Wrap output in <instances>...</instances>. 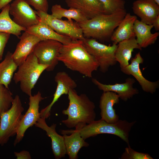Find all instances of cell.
<instances>
[{
	"label": "cell",
	"mask_w": 159,
	"mask_h": 159,
	"mask_svg": "<svg viewBox=\"0 0 159 159\" xmlns=\"http://www.w3.org/2000/svg\"><path fill=\"white\" fill-rule=\"evenodd\" d=\"M58 60L67 68L88 78L92 77V73L99 67L98 62L87 51L82 40H72L63 44Z\"/></svg>",
	"instance_id": "1"
},
{
	"label": "cell",
	"mask_w": 159,
	"mask_h": 159,
	"mask_svg": "<svg viewBox=\"0 0 159 159\" xmlns=\"http://www.w3.org/2000/svg\"><path fill=\"white\" fill-rule=\"evenodd\" d=\"M69 105L62 110L67 118L62 122L69 128L75 127L79 124L85 125L95 120V105L85 94L79 95L74 89H71L68 94Z\"/></svg>",
	"instance_id": "2"
},
{
	"label": "cell",
	"mask_w": 159,
	"mask_h": 159,
	"mask_svg": "<svg viewBox=\"0 0 159 159\" xmlns=\"http://www.w3.org/2000/svg\"><path fill=\"white\" fill-rule=\"evenodd\" d=\"M126 13L125 9L110 14H102L78 24L85 38L107 41L110 39L113 33Z\"/></svg>",
	"instance_id": "3"
},
{
	"label": "cell",
	"mask_w": 159,
	"mask_h": 159,
	"mask_svg": "<svg viewBox=\"0 0 159 159\" xmlns=\"http://www.w3.org/2000/svg\"><path fill=\"white\" fill-rule=\"evenodd\" d=\"M136 121L129 122L119 120L114 123H108L102 119L95 120L80 129L82 137L85 140L101 134H107L116 135L129 145V132Z\"/></svg>",
	"instance_id": "4"
},
{
	"label": "cell",
	"mask_w": 159,
	"mask_h": 159,
	"mask_svg": "<svg viewBox=\"0 0 159 159\" xmlns=\"http://www.w3.org/2000/svg\"><path fill=\"white\" fill-rule=\"evenodd\" d=\"M48 66L39 64L33 52L25 61L18 67L13 80L15 83H19L21 90L29 97L31 96L32 89L42 72Z\"/></svg>",
	"instance_id": "5"
},
{
	"label": "cell",
	"mask_w": 159,
	"mask_h": 159,
	"mask_svg": "<svg viewBox=\"0 0 159 159\" xmlns=\"http://www.w3.org/2000/svg\"><path fill=\"white\" fill-rule=\"evenodd\" d=\"M24 110L20 97L16 95L11 107L0 117V145L6 143L10 138L16 135Z\"/></svg>",
	"instance_id": "6"
},
{
	"label": "cell",
	"mask_w": 159,
	"mask_h": 159,
	"mask_svg": "<svg viewBox=\"0 0 159 159\" xmlns=\"http://www.w3.org/2000/svg\"><path fill=\"white\" fill-rule=\"evenodd\" d=\"M82 40L87 51L98 62L99 68L102 72H106L110 66L116 64L115 53L117 44L113 43L112 45H107L92 38H85Z\"/></svg>",
	"instance_id": "7"
},
{
	"label": "cell",
	"mask_w": 159,
	"mask_h": 159,
	"mask_svg": "<svg viewBox=\"0 0 159 159\" xmlns=\"http://www.w3.org/2000/svg\"><path fill=\"white\" fill-rule=\"evenodd\" d=\"M35 11L39 17L40 21L46 24L59 34L68 36L72 40H83L85 38L82 29L75 21L63 20L54 18L47 13Z\"/></svg>",
	"instance_id": "8"
},
{
	"label": "cell",
	"mask_w": 159,
	"mask_h": 159,
	"mask_svg": "<svg viewBox=\"0 0 159 159\" xmlns=\"http://www.w3.org/2000/svg\"><path fill=\"white\" fill-rule=\"evenodd\" d=\"M63 45L55 40H42L36 45L33 52L39 64L48 66L46 70L51 71L58 63V57Z\"/></svg>",
	"instance_id": "9"
},
{
	"label": "cell",
	"mask_w": 159,
	"mask_h": 159,
	"mask_svg": "<svg viewBox=\"0 0 159 159\" xmlns=\"http://www.w3.org/2000/svg\"><path fill=\"white\" fill-rule=\"evenodd\" d=\"M44 99L39 91L29 97V107L25 114L22 115L14 143V146L22 140L27 129L35 125L40 117L39 104Z\"/></svg>",
	"instance_id": "10"
},
{
	"label": "cell",
	"mask_w": 159,
	"mask_h": 159,
	"mask_svg": "<svg viewBox=\"0 0 159 159\" xmlns=\"http://www.w3.org/2000/svg\"><path fill=\"white\" fill-rule=\"evenodd\" d=\"M26 0H14L10 4L9 13L13 21L26 29L38 24L39 17L30 6Z\"/></svg>",
	"instance_id": "11"
},
{
	"label": "cell",
	"mask_w": 159,
	"mask_h": 159,
	"mask_svg": "<svg viewBox=\"0 0 159 159\" xmlns=\"http://www.w3.org/2000/svg\"><path fill=\"white\" fill-rule=\"evenodd\" d=\"M54 80L57 83V87L53 100L49 105L40 112V117L45 119L50 116L52 107L59 98L63 95H68L70 90L74 89L77 86L76 82L64 71L57 72Z\"/></svg>",
	"instance_id": "12"
},
{
	"label": "cell",
	"mask_w": 159,
	"mask_h": 159,
	"mask_svg": "<svg viewBox=\"0 0 159 159\" xmlns=\"http://www.w3.org/2000/svg\"><path fill=\"white\" fill-rule=\"evenodd\" d=\"M131 59V63L126 67L120 68L121 71L125 74L133 76L144 91L153 94L159 87V80L151 82L143 76L140 66V64L143 63L144 59L140 52L136 54L134 58Z\"/></svg>",
	"instance_id": "13"
},
{
	"label": "cell",
	"mask_w": 159,
	"mask_h": 159,
	"mask_svg": "<svg viewBox=\"0 0 159 159\" xmlns=\"http://www.w3.org/2000/svg\"><path fill=\"white\" fill-rule=\"evenodd\" d=\"M85 125L79 124L75 127L74 130H62L66 151L70 159H77L78 154L82 147H87L89 144L86 142L81 136L80 129Z\"/></svg>",
	"instance_id": "14"
},
{
	"label": "cell",
	"mask_w": 159,
	"mask_h": 159,
	"mask_svg": "<svg viewBox=\"0 0 159 159\" xmlns=\"http://www.w3.org/2000/svg\"><path fill=\"white\" fill-rule=\"evenodd\" d=\"M92 81L99 90L103 92H114L119 96L120 98L124 101H127L139 93L138 90L133 87L135 81L132 78H127L123 83H115L113 85L103 84L94 78L92 79Z\"/></svg>",
	"instance_id": "15"
},
{
	"label": "cell",
	"mask_w": 159,
	"mask_h": 159,
	"mask_svg": "<svg viewBox=\"0 0 159 159\" xmlns=\"http://www.w3.org/2000/svg\"><path fill=\"white\" fill-rule=\"evenodd\" d=\"M12 58L18 67L24 62L32 52L41 39L36 36L26 31L20 37Z\"/></svg>",
	"instance_id": "16"
},
{
	"label": "cell",
	"mask_w": 159,
	"mask_h": 159,
	"mask_svg": "<svg viewBox=\"0 0 159 159\" xmlns=\"http://www.w3.org/2000/svg\"><path fill=\"white\" fill-rule=\"evenodd\" d=\"M37 127L45 131L47 135L51 140L52 148L54 158L59 159L64 157L66 151L63 136L57 132V125L53 123L49 126L47 124L45 119L40 117L34 125Z\"/></svg>",
	"instance_id": "17"
},
{
	"label": "cell",
	"mask_w": 159,
	"mask_h": 159,
	"mask_svg": "<svg viewBox=\"0 0 159 159\" xmlns=\"http://www.w3.org/2000/svg\"><path fill=\"white\" fill-rule=\"evenodd\" d=\"M132 9L141 21L148 25H152L159 15V5L153 0H137L133 3Z\"/></svg>",
	"instance_id": "18"
},
{
	"label": "cell",
	"mask_w": 159,
	"mask_h": 159,
	"mask_svg": "<svg viewBox=\"0 0 159 159\" xmlns=\"http://www.w3.org/2000/svg\"><path fill=\"white\" fill-rule=\"evenodd\" d=\"M119 96L114 92H103L100 98L99 105L102 119L110 123L116 122L119 120V116L113 107L119 103Z\"/></svg>",
	"instance_id": "19"
},
{
	"label": "cell",
	"mask_w": 159,
	"mask_h": 159,
	"mask_svg": "<svg viewBox=\"0 0 159 159\" xmlns=\"http://www.w3.org/2000/svg\"><path fill=\"white\" fill-rule=\"evenodd\" d=\"M25 31L36 36L41 41L53 40L63 44H67L72 41L69 37L59 34L46 24L41 21L37 24L26 29Z\"/></svg>",
	"instance_id": "20"
},
{
	"label": "cell",
	"mask_w": 159,
	"mask_h": 159,
	"mask_svg": "<svg viewBox=\"0 0 159 159\" xmlns=\"http://www.w3.org/2000/svg\"><path fill=\"white\" fill-rule=\"evenodd\" d=\"M137 19L136 16L127 13L112 34L110 40L113 43L117 44L122 41L135 37L134 26Z\"/></svg>",
	"instance_id": "21"
},
{
	"label": "cell",
	"mask_w": 159,
	"mask_h": 159,
	"mask_svg": "<svg viewBox=\"0 0 159 159\" xmlns=\"http://www.w3.org/2000/svg\"><path fill=\"white\" fill-rule=\"evenodd\" d=\"M69 7L81 11L88 19L103 14L102 5L98 0H65Z\"/></svg>",
	"instance_id": "22"
},
{
	"label": "cell",
	"mask_w": 159,
	"mask_h": 159,
	"mask_svg": "<svg viewBox=\"0 0 159 159\" xmlns=\"http://www.w3.org/2000/svg\"><path fill=\"white\" fill-rule=\"evenodd\" d=\"M118 43L115 53V57L121 68L129 64V61L131 58L134 49L141 50L142 48L137 43L135 37L122 41Z\"/></svg>",
	"instance_id": "23"
},
{
	"label": "cell",
	"mask_w": 159,
	"mask_h": 159,
	"mask_svg": "<svg viewBox=\"0 0 159 159\" xmlns=\"http://www.w3.org/2000/svg\"><path fill=\"white\" fill-rule=\"evenodd\" d=\"M152 25H148L137 19L134 26V30L137 43L142 48L154 44L159 35V32L152 33Z\"/></svg>",
	"instance_id": "24"
},
{
	"label": "cell",
	"mask_w": 159,
	"mask_h": 159,
	"mask_svg": "<svg viewBox=\"0 0 159 159\" xmlns=\"http://www.w3.org/2000/svg\"><path fill=\"white\" fill-rule=\"evenodd\" d=\"M12 54L11 52H8L4 59L0 63V83L8 88L18 67L12 58Z\"/></svg>",
	"instance_id": "25"
},
{
	"label": "cell",
	"mask_w": 159,
	"mask_h": 159,
	"mask_svg": "<svg viewBox=\"0 0 159 159\" xmlns=\"http://www.w3.org/2000/svg\"><path fill=\"white\" fill-rule=\"evenodd\" d=\"M10 4L3 8L0 13V32L12 34L18 38L22 31L26 29L16 24L10 17L9 10Z\"/></svg>",
	"instance_id": "26"
},
{
	"label": "cell",
	"mask_w": 159,
	"mask_h": 159,
	"mask_svg": "<svg viewBox=\"0 0 159 159\" xmlns=\"http://www.w3.org/2000/svg\"><path fill=\"white\" fill-rule=\"evenodd\" d=\"M51 10V15L57 19H62L63 17H65L70 21L72 20V19L79 24L88 19L80 10L71 8L69 9H65L59 4L53 5Z\"/></svg>",
	"instance_id": "27"
},
{
	"label": "cell",
	"mask_w": 159,
	"mask_h": 159,
	"mask_svg": "<svg viewBox=\"0 0 159 159\" xmlns=\"http://www.w3.org/2000/svg\"><path fill=\"white\" fill-rule=\"evenodd\" d=\"M13 99L12 93L9 88L0 83V117L3 112L11 107Z\"/></svg>",
	"instance_id": "28"
},
{
	"label": "cell",
	"mask_w": 159,
	"mask_h": 159,
	"mask_svg": "<svg viewBox=\"0 0 159 159\" xmlns=\"http://www.w3.org/2000/svg\"><path fill=\"white\" fill-rule=\"evenodd\" d=\"M102 5L103 14H111L125 9L124 0H98Z\"/></svg>",
	"instance_id": "29"
},
{
	"label": "cell",
	"mask_w": 159,
	"mask_h": 159,
	"mask_svg": "<svg viewBox=\"0 0 159 159\" xmlns=\"http://www.w3.org/2000/svg\"><path fill=\"white\" fill-rule=\"evenodd\" d=\"M121 159H153L148 153L139 152L132 148L130 146L125 149Z\"/></svg>",
	"instance_id": "30"
},
{
	"label": "cell",
	"mask_w": 159,
	"mask_h": 159,
	"mask_svg": "<svg viewBox=\"0 0 159 159\" xmlns=\"http://www.w3.org/2000/svg\"><path fill=\"white\" fill-rule=\"evenodd\" d=\"M37 11L47 13L49 5L47 0H26Z\"/></svg>",
	"instance_id": "31"
},
{
	"label": "cell",
	"mask_w": 159,
	"mask_h": 159,
	"mask_svg": "<svg viewBox=\"0 0 159 159\" xmlns=\"http://www.w3.org/2000/svg\"><path fill=\"white\" fill-rule=\"evenodd\" d=\"M10 34L8 33L0 32V61L2 59L4 49Z\"/></svg>",
	"instance_id": "32"
},
{
	"label": "cell",
	"mask_w": 159,
	"mask_h": 159,
	"mask_svg": "<svg viewBox=\"0 0 159 159\" xmlns=\"http://www.w3.org/2000/svg\"><path fill=\"white\" fill-rule=\"evenodd\" d=\"M14 154L16 159H31V156L29 152L23 150L19 152H14Z\"/></svg>",
	"instance_id": "33"
},
{
	"label": "cell",
	"mask_w": 159,
	"mask_h": 159,
	"mask_svg": "<svg viewBox=\"0 0 159 159\" xmlns=\"http://www.w3.org/2000/svg\"><path fill=\"white\" fill-rule=\"evenodd\" d=\"M152 25L155 30H159V15L155 19Z\"/></svg>",
	"instance_id": "34"
},
{
	"label": "cell",
	"mask_w": 159,
	"mask_h": 159,
	"mask_svg": "<svg viewBox=\"0 0 159 159\" xmlns=\"http://www.w3.org/2000/svg\"><path fill=\"white\" fill-rule=\"evenodd\" d=\"M12 0H0V10L9 4Z\"/></svg>",
	"instance_id": "35"
},
{
	"label": "cell",
	"mask_w": 159,
	"mask_h": 159,
	"mask_svg": "<svg viewBox=\"0 0 159 159\" xmlns=\"http://www.w3.org/2000/svg\"><path fill=\"white\" fill-rule=\"evenodd\" d=\"M157 4L159 5V0H153Z\"/></svg>",
	"instance_id": "36"
},
{
	"label": "cell",
	"mask_w": 159,
	"mask_h": 159,
	"mask_svg": "<svg viewBox=\"0 0 159 159\" xmlns=\"http://www.w3.org/2000/svg\"><path fill=\"white\" fill-rule=\"evenodd\" d=\"M0 65H1V64H0Z\"/></svg>",
	"instance_id": "37"
}]
</instances>
